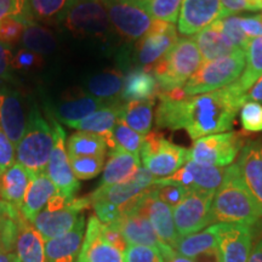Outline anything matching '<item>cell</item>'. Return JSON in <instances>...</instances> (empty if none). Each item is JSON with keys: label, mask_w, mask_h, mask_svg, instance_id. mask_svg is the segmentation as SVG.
Masks as SVG:
<instances>
[{"label": "cell", "mask_w": 262, "mask_h": 262, "mask_svg": "<svg viewBox=\"0 0 262 262\" xmlns=\"http://www.w3.org/2000/svg\"><path fill=\"white\" fill-rule=\"evenodd\" d=\"M158 98L157 126L186 129L193 141L231 130L235 116L245 103V95L239 93L233 84L185 100H172L162 93Z\"/></svg>", "instance_id": "1"}, {"label": "cell", "mask_w": 262, "mask_h": 262, "mask_svg": "<svg viewBox=\"0 0 262 262\" xmlns=\"http://www.w3.org/2000/svg\"><path fill=\"white\" fill-rule=\"evenodd\" d=\"M261 216L258 214L253 199L249 195L237 164L226 168L221 186L215 192L211 204L212 225L238 224L253 226Z\"/></svg>", "instance_id": "2"}, {"label": "cell", "mask_w": 262, "mask_h": 262, "mask_svg": "<svg viewBox=\"0 0 262 262\" xmlns=\"http://www.w3.org/2000/svg\"><path fill=\"white\" fill-rule=\"evenodd\" d=\"M54 148V131L44 119L37 104L28 113L24 137L16 147V160L29 172L47 171Z\"/></svg>", "instance_id": "3"}, {"label": "cell", "mask_w": 262, "mask_h": 262, "mask_svg": "<svg viewBox=\"0 0 262 262\" xmlns=\"http://www.w3.org/2000/svg\"><path fill=\"white\" fill-rule=\"evenodd\" d=\"M203 58L193 38H180L168 54L153 66L152 73L160 91L183 88L201 68Z\"/></svg>", "instance_id": "4"}, {"label": "cell", "mask_w": 262, "mask_h": 262, "mask_svg": "<svg viewBox=\"0 0 262 262\" xmlns=\"http://www.w3.org/2000/svg\"><path fill=\"white\" fill-rule=\"evenodd\" d=\"M247 62V52L238 49L227 56L204 62L198 71L183 85L187 96H195L220 90L234 83L241 77Z\"/></svg>", "instance_id": "5"}, {"label": "cell", "mask_w": 262, "mask_h": 262, "mask_svg": "<svg viewBox=\"0 0 262 262\" xmlns=\"http://www.w3.org/2000/svg\"><path fill=\"white\" fill-rule=\"evenodd\" d=\"M90 206L89 196L67 199L57 193L31 224L40 233L44 242L50 241L70 232L77 225L83 211Z\"/></svg>", "instance_id": "6"}, {"label": "cell", "mask_w": 262, "mask_h": 262, "mask_svg": "<svg viewBox=\"0 0 262 262\" xmlns=\"http://www.w3.org/2000/svg\"><path fill=\"white\" fill-rule=\"evenodd\" d=\"M141 163L156 178H169L188 160V149L170 142L158 133L145 136L141 148Z\"/></svg>", "instance_id": "7"}, {"label": "cell", "mask_w": 262, "mask_h": 262, "mask_svg": "<svg viewBox=\"0 0 262 262\" xmlns=\"http://www.w3.org/2000/svg\"><path fill=\"white\" fill-rule=\"evenodd\" d=\"M60 24L75 37H104L111 21L102 0H72Z\"/></svg>", "instance_id": "8"}, {"label": "cell", "mask_w": 262, "mask_h": 262, "mask_svg": "<svg viewBox=\"0 0 262 262\" xmlns=\"http://www.w3.org/2000/svg\"><path fill=\"white\" fill-rule=\"evenodd\" d=\"M243 142L242 136L235 133H221L201 137L188 149V160L203 165L226 168L241 153Z\"/></svg>", "instance_id": "9"}, {"label": "cell", "mask_w": 262, "mask_h": 262, "mask_svg": "<svg viewBox=\"0 0 262 262\" xmlns=\"http://www.w3.org/2000/svg\"><path fill=\"white\" fill-rule=\"evenodd\" d=\"M111 25L120 37L137 41L152 28L156 18L136 0H102Z\"/></svg>", "instance_id": "10"}, {"label": "cell", "mask_w": 262, "mask_h": 262, "mask_svg": "<svg viewBox=\"0 0 262 262\" xmlns=\"http://www.w3.org/2000/svg\"><path fill=\"white\" fill-rule=\"evenodd\" d=\"M214 192L188 189L185 198L172 208L173 222L179 237L201 232L212 225L211 204Z\"/></svg>", "instance_id": "11"}, {"label": "cell", "mask_w": 262, "mask_h": 262, "mask_svg": "<svg viewBox=\"0 0 262 262\" xmlns=\"http://www.w3.org/2000/svg\"><path fill=\"white\" fill-rule=\"evenodd\" d=\"M173 24L156 19L146 35L136 41L133 51V62L136 68H152L165 56L178 41Z\"/></svg>", "instance_id": "12"}, {"label": "cell", "mask_w": 262, "mask_h": 262, "mask_svg": "<svg viewBox=\"0 0 262 262\" xmlns=\"http://www.w3.org/2000/svg\"><path fill=\"white\" fill-rule=\"evenodd\" d=\"M130 211L146 216L155 228L160 242L170 248H173L179 239V234L173 222L172 208L159 199L153 186L139 196L125 212Z\"/></svg>", "instance_id": "13"}, {"label": "cell", "mask_w": 262, "mask_h": 262, "mask_svg": "<svg viewBox=\"0 0 262 262\" xmlns=\"http://www.w3.org/2000/svg\"><path fill=\"white\" fill-rule=\"evenodd\" d=\"M51 127L54 131V148L48 163L47 173L60 194L67 199H74L75 193L80 188V183L75 178L66 149V131L55 119H52Z\"/></svg>", "instance_id": "14"}, {"label": "cell", "mask_w": 262, "mask_h": 262, "mask_svg": "<svg viewBox=\"0 0 262 262\" xmlns=\"http://www.w3.org/2000/svg\"><path fill=\"white\" fill-rule=\"evenodd\" d=\"M157 178L148 171L145 166L137 170L133 179L123 183L110 186V187H98L96 191L89 195L90 202H107L113 204L123 212L126 210L134 202L142 195L147 189L155 185Z\"/></svg>", "instance_id": "15"}, {"label": "cell", "mask_w": 262, "mask_h": 262, "mask_svg": "<svg viewBox=\"0 0 262 262\" xmlns=\"http://www.w3.org/2000/svg\"><path fill=\"white\" fill-rule=\"evenodd\" d=\"M26 124L27 119L21 94L10 83L0 80V126L15 148L24 137Z\"/></svg>", "instance_id": "16"}, {"label": "cell", "mask_w": 262, "mask_h": 262, "mask_svg": "<svg viewBox=\"0 0 262 262\" xmlns=\"http://www.w3.org/2000/svg\"><path fill=\"white\" fill-rule=\"evenodd\" d=\"M217 250L222 262H248L251 254L250 226L238 224H216Z\"/></svg>", "instance_id": "17"}, {"label": "cell", "mask_w": 262, "mask_h": 262, "mask_svg": "<svg viewBox=\"0 0 262 262\" xmlns=\"http://www.w3.org/2000/svg\"><path fill=\"white\" fill-rule=\"evenodd\" d=\"M75 262H124V253L104 238L103 224L96 215L89 217L83 245Z\"/></svg>", "instance_id": "18"}, {"label": "cell", "mask_w": 262, "mask_h": 262, "mask_svg": "<svg viewBox=\"0 0 262 262\" xmlns=\"http://www.w3.org/2000/svg\"><path fill=\"white\" fill-rule=\"evenodd\" d=\"M237 165L242 181L262 217V143L258 141L244 143Z\"/></svg>", "instance_id": "19"}, {"label": "cell", "mask_w": 262, "mask_h": 262, "mask_svg": "<svg viewBox=\"0 0 262 262\" xmlns=\"http://www.w3.org/2000/svg\"><path fill=\"white\" fill-rule=\"evenodd\" d=\"M220 0H182L179 15V32L194 35L220 18Z\"/></svg>", "instance_id": "20"}, {"label": "cell", "mask_w": 262, "mask_h": 262, "mask_svg": "<svg viewBox=\"0 0 262 262\" xmlns=\"http://www.w3.org/2000/svg\"><path fill=\"white\" fill-rule=\"evenodd\" d=\"M111 226L119 231L127 244L147 245L158 250L165 245L160 242L148 219L139 212H125Z\"/></svg>", "instance_id": "21"}, {"label": "cell", "mask_w": 262, "mask_h": 262, "mask_svg": "<svg viewBox=\"0 0 262 262\" xmlns=\"http://www.w3.org/2000/svg\"><path fill=\"white\" fill-rule=\"evenodd\" d=\"M85 215L70 232L45 242V262H75L80 253L85 235Z\"/></svg>", "instance_id": "22"}, {"label": "cell", "mask_w": 262, "mask_h": 262, "mask_svg": "<svg viewBox=\"0 0 262 262\" xmlns=\"http://www.w3.org/2000/svg\"><path fill=\"white\" fill-rule=\"evenodd\" d=\"M141 168L140 155H134L120 148L110 149L104 165L102 180L98 187H110L129 181Z\"/></svg>", "instance_id": "23"}, {"label": "cell", "mask_w": 262, "mask_h": 262, "mask_svg": "<svg viewBox=\"0 0 262 262\" xmlns=\"http://www.w3.org/2000/svg\"><path fill=\"white\" fill-rule=\"evenodd\" d=\"M57 193L56 186L49 178L47 171L40 173L31 172V182L26 192L22 206L19 208L22 216L28 222H32L33 219L47 206L49 201Z\"/></svg>", "instance_id": "24"}, {"label": "cell", "mask_w": 262, "mask_h": 262, "mask_svg": "<svg viewBox=\"0 0 262 262\" xmlns=\"http://www.w3.org/2000/svg\"><path fill=\"white\" fill-rule=\"evenodd\" d=\"M15 262H45V242L24 216L18 221Z\"/></svg>", "instance_id": "25"}, {"label": "cell", "mask_w": 262, "mask_h": 262, "mask_svg": "<svg viewBox=\"0 0 262 262\" xmlns=\"http://www.w3.org/2000/svg\"><path fill=\"white\" fill-rule=\"evenodd\" d=\"M193 40L195 41L202 58L205 62L227 56L238 50V48H235L222 33L220 19H216L214 24L196 33Z\"/></svg>", "instance_id": "26"}, {"label": "cell", "mask_w": 262, "mask_h": 262, "mask_svg": "<svg viewBox=\"0 0 262 262\" xmlns=\"http://www.w3.org/2000/svg\"><path fill=\"white\" fill-rule=\"evenodd\" d=\"M124 77L118 71H103L94 74L85 81L88 96L102 101L106 104L122 102Z\"/></svg>", "instance_id": "27"}, {"label": "cell", "mask_w": 262, "mask_h": 262, "mask_svg": "<svg viewBox=\"0 0 262 262\" xmlns=\"http://www.w3.org/2000/svg\"><path fill=\"white\" fill-rule=\"evenodd\" d=\"M159 86L156 77L143 68L131 70L124 77L122 101H149L158 97Z\"/></svg>", "instance_id": "28"}, {"label": "cell", "mask_w": 262, "mask_h": 262, "mask_svg": "<svg viewBox=\"0 0 262 262\" xmlns=\"http://www.w3.org/2000/svg\"><path fill=\"white\" fill-rule=\"evenodd\" d=\"M31 182V172L19 163H14L0 176V199L19 209Z\"/></svg>", "instance_id": "29"}, {"label": "cell", "mask_w": 262, "mask_h": 262, "mask_svg": "<svg viewBox=\"0 0 262 262\" xmlns=\"http://www.w3.org/2000/svg\"><path fill=\"white\" fill-rule=\"evenodd\" d=\"M122 102L107 104L101 107L100 110L95 111L90 116L85 117L84 119L71 124V127L77 129L78 131H85V133L96 134L106 139V142L111 139L112 131L119 119L120 110H122Z\"/></svg>", "instance_id": "30"}, {"label": "cell", "mask_w": 262, "mask_h": 262, "mask_svg": "<svg viewBox=\"0 0 262 262\" xmlns=\"http://www.w3.org/2000/svg\"><path fill=\"white\" fill-rule=\"evenodd\" d=\"M103 106H107V104L86 95V96L75 97L56 104L52 108V116L56 118L57 122L70 126L71 124L79 122Z\"/></svg>", "instance_id": "31"}, {"label": "cell", "mask_w": 262, "mask_h": 262, "mask_svg": "<svg viewBox=\"0 0 262 262\" xmlns=\"http://www.w3.org/2000/svg\"><path fill=\"white\" fill-rule=\"evenodd\" d=\"M173 250L180 255L194 260L199 255L217 249V229L216 224L209 226L201 232L179 237Z\"/></svg>", "instance_id": "32"}, {"label": "cell", "mask_w": 262, "mask_h": 262, "mask_svg": "<svg viewBox=\"0 0 262 262\" xmlns=\"http://www.w3.org/2000/svg\"><path fill=\"white\" fill-rule=\"evenodd\" d=\"M153 106H155V100L125 102L122 104L119 119L136 133L146 136L152 129Z\"/></svg>", "instance_id": "33"}, {"label": "cell", "mask_w": 262, "mask_h": 262, "mask_svg": "<svg viewBox=\"0 0 262 262\" xmlns=\"http://www.w3.org/2000/svg\"><path fill=\"white\" fill-rule=\"evenodd\" d=\"M245 52H247L245 70L238 80L232 83L235 89L243 95H247V91L262 75V37L250 39Z\"/></svg>", "instance_id": "34"}, {"label": "cell", "mask_w": 262, "mask_h": 262, "mask_svg": "<svg viewBox=\"0 0 262 262\" xmlns=\"http://www.w3.org/2000/svg\"><path fill=\"white\" fill-rule=\"evenodd\" d=\"M68 157H106V139L96 134L78 131L70 136L67 141Z\"/></svg>", "instance_id": "35"}, {"label": "cell", "mask_w": 262, "mask_h": 262, "mask_svg": "<svg viewBox=\"0 0 262 262\" xmlns=\"http://www.w3.org/2000/svg\"><path fill=\"white\" fill-rule=\"evenodd\" d=\"M192 178L193 189L205 192H216L224 181L226 169L216 166L203 165L192 160H187L185 165Z\"/></svg>", "instance_id": "36"}, {"label": "cell", "mask_w": 262, "mask_h": 262, "mask_svg": "<svg viewBox=\"0 0 262 262\" xmlns=\"http://www.w3.org/2000/svg\"><path fill=\"white\" fill-rule=\"evenodd\" d=\"M22 44L25 49L37 52L39 55H48L56 50L57 41L54 33L38 22L29 21L26 25Z\"/></svg>", "instance_id": "37"}, {"label": "cell", "mask_w": 262, "mask_h": 262, "mask_svg": "<svg viewBox=\"0 0 262 262\" xmlns=\"http://www.w3.org/2000/svg\"><path fill=\"white\" fill-rule=\"evenodd\" d=\"M143 142H145V136L127 126L123 120L118 119L111 139L106 143L107 148L110 149L120 148L134 155H140Z\"/></svg>", "instance_id": "38"}, {"label": "cell", "mask_w": 262, "mask_h": 262, "mask_svg": "<svg viewBox=\"0 0 262 262\" xmlns=\"http://www.w3.org/2000/svg\"><path fill=\"white\" fill-rule=\"evenodd\" d=\"M72 0H31L33 19L42 22H61Z\"/></svg>", "instance_id": "39"}, {"label": "cell", "mask_w": 262, "mask_h": 262, "mask_svg": "<svg viewBox=\"0 0 262 262\" xmlns=\"http://www.w3.org/2000/svg\"><path fill=\"white\" fill-rule=\"evenodd\" d=\"M150 16L160 21L175 24L178 21L182 0H136Z\"/></svg>", "instance_id": "40"}, {"label": "cell", "mask_w": 262, "mask_h": 262, "mask_svg": "<svg viewBox=\"0 0 262 262\" xmlns=\"http://www.w3.org/2000/svg\"><path fill=\"white\" fill-rule=\"evenodd\" d=\"M106 157H75L71 158V165L78 180H90L102 171Z\"/></svg>", "instance_id": "41"}, {"label": "cell", "mask_w": 262, "mask_h": 262, "mask_svg": "<svg viewBox=\"0 0 262 262\" xmlns=\"http://www.w3.org/2000/svg\"><path fill=\"white\" fill-rule=\"evenodd\" d=\"M219 19H220L222 33L228 38V40L231 41L235 48L247 51L250 38L245 34L243 28H242L241 17L237 15H233Z\"/></svg>", "instance_id": "42"}, {"label": "cell", "mask_w": 262, "mask_h": 262, "mask_svg": "<svg viewBox=\"0 0 262 262\" xmlns=\"http://www.w3.org/2000/svg\"><path fill=\"white\" fill-rule=\"evenodd\" d=\"M28 19L22 17H9L0 24V41L6 47H15L22 40Z\"/></svg>", "instance_id": "43"}, {"label": "cell", "mask_w": 262, "mask_h": 262, "mask_svg": "<svg viewBox=\"0 0 262 262\" xmlns=\"http://www.w3.org/2000/svg\"><path fill=\"white\" fill-rule=\"evenodd\" d=\"M241 123L243 129L249 133L262 131V104L247 101L241 108Z\"/></svg>", "instance_id": "44"}, {"label": "cell", "mask_w": 262, "mask_h": 262, "mask_svg": "<svg viewBox=\"0 0 262 262\" xmlns=\"http://www.w3.org/2000/svg\"><path fill=\"white\" fill-rule=\"evenodd\" d=\"M153 187L156 189L157 195L159 196V199H162L164 203L171 206H176L180 202L185 198V195L187 194L188 189L185 188L181 185L178 183H169V182H163L159 179L156 180Z\"/></svg>", "instance_id": "45"}, {"label": "cell", "mask_w": 262, "mask_h": 262, "mask_svg": "<svg viewBox=\"0 0 262 262\" xmlns=\"http://www.w3.org/2000/svg\"><path fill=\"white\" fill-rule=\"evenodd\" d=\"M124 262H164V260L157 248L127 244L124 251Z\"/></svg>", "instance_id": "46"}, {"label": "cell", "mask_w": 262, "mask_h": 262, "mask_svg": "<svg viewBox=\"0 0 262 262\" xmlns=\"http://www.w3.org/2000/svg\"><path fill=\"white\" fill-rule=\"evenodd\" d=\"M9 17L34 21L31 14V0H0V24Z\"/></svg>", "instance_id": "47"}, {"label": "cell", "mask_w": 262, "mask_h": 262, "mask_svg": "<svg viewBox=\"0 0 262 262\" xmlns=\"http://www.w3.org/2000/svg\"><path fill=\"white\" fill-rule=\"evenodd\" d=\"M42 64H44V60H42L41 55L28 50V49L24 48L16 52L15 55H12V70L24 72L37 71L42 67Z\"/></svg>", "instance_id": "48"}, {"label": "cell", "mask_w": 262, "mask_h": 262, "mask_svg": "<svg viewBox=\"0 0 262 262\" xmlns=\"http://www.w3.org/2000/svg\"><path fill=\"white\" fill-rule=\"evenodd\" d=\"M15 163V146L0 126V176Z\"/></svg>", "instance_id": "49"}, {"label": "cell", "mask_w": 262, "mask_h": 262, "mask_svg": "<svg viewBox=\"0 0 262 262\" xmlns=\"http://www.w3.org/2000/svg\"><path fill=\"white\" fill-rule=\"evenodd\" d=\"M11 61V50H10V48H8L6 45H4L0 41V80L2 81L10 83V81L14 80Z\"/></svg>", "instance_id": "50"}, {"label": "cell", "mask_w": 262, "mask_h": 262, "mask_svg": "<svg viewBox=\"0 0 262 262\" xmlns=\"http://www.w3.org/2000/svg\"><path fill=\"white\" fill-rule=\"evenodd\" d=\"M241 26L249 38L262 37V21L258 18V15L241 17Z\"/></svg>", "instance_id": "51"}, {"label": "cell", "mask_w": 262, "mask_h": 262, "mask_svg": "<svg viewBox=\"0 0 262 262\" xmlns=\"http://www.w3.org/2000/svg\"><path fill=\"white\" fill-rule=\"evenodd\" d=\"M221 3V14L220 18L233 16L241 11L249 10L245 0H220Z\"/></svg>", "instance_id": "52"}, {"label": "cell", "mask_w": 262, "mask_h": 262, "mask_svg": "<svg viewBox=\"0 0 262 262\" xmlns=\"http://www.w3.org/2000/svg\"><path fill=\"white\" fill-rule=\"evenodd\" d=\"M159 251L162 254L164 262H194V260H192V258L180 255L178 251H175L172 248L168 247V245H164Z\"/></svg>", "instance_id": "53"}, {"label": "cell", "mask_w": 262, "mask_h": 262, "mask_svg": "<svg viewBox=\"0 0 262 262\" xmlns=\"http://www.w3.org/2000/svg\"><path fill=\"white\" fill-rule=\"evenodd\" d=\"M247 101H254V102H262V75L258 79L253 89L249 91V94L245 95V102Z\"/></svg>", "instance_id": "54"}, {"label": "cell", "mask_w": 262, "mask_h": 262, "mask_svg": "<svg viewBox=\"0 0 262 262\" xmlns=\"http://www.w3.org/2000/svg\"><path fill=\"white\" fill-rule=\"evenodd\" d=\"M21 215L19 209L15 208L14 205H11L10 203L0 199V217L3 216H10V217H18Z\"/></svg>", "instance_id": "55"}, {"label": "cell", "mask_w": 262, "mask_h": 262, "mask_svg": "<svg viewBox=\"0 0 262 262\" xmlns=\"http://www.w3.org/2000/svg\"><path fill=\"white\" fill-rule=\"evenodd\" d=\"M194 262H222L220 253H219L217 249H214V250L208 251V253H204L199 256L194 258Z\"/></svg>", "instance_id": "56"}, {"label": "cell", "mask_w": 262, "mask_h": 262, "mask_svg": "<svg viewBox=\"0 0 262 262\" xmlns=\"http://www.w3.org/2000/svg\"><path fill=\"white\" fill-rule=\"evenodd\" d=\"M248 262H262V237L257 242V244L255 245L253 250H251Z\"/></svg>", "instance_id": "57"}, {"label": "cell", "mask_w": 262, "mask_h": 262, "mask_svg": "<svg viewBox=\"0 0 262 262\" xmlns=\"http://www.w3.org/2000/svg\"><path fill=\"white\" fill-rule=\"evenodd\" d=\"M0 262H15V251L0 248Z\"/></svg>", "instance_id": "58"}, {"label": "cell", "mask_w": 262, "mask_h": 262, "mask_svg": "<svg viewBox=\"0 0 262 262\" xmlns=\"http://www.w3.org/2000/svg\"><path fill=\"white\" fill-rule=\"evenodd\" d=\"M245 3H247L249 11H258V10H262L261 0H245Z\"/></svg>", "instance_id": "59"}, {"label": "cell", "mask_w": 262, "mask_h": 262, "mask_svg": "<svg viewBox=\"0 0 262 262\" xmlns=\"http://www.w3.org/2000/svg\"><path fill=\"white\" fill-rule=\"evenodd\" d=\"M4 217L5 216L0 217V237H2V229H3V222H4Z\"/></svg>", "instance_id": "60"}, {"label": "cell", "mask_w": 262, "mask_h": 262, "mask_svg": "<svg viewBox=\"0 0 262 262\" xmlns=\"http://www.w3.org/2000/svg\"><path fill=\"white\" fill-rule=\"evenodd\" d=\"M258 18H260L261 21H262V14H261V15H258Z\"/></svg>", "instance_id": "61"}, {"label": "cell", "mask_w": 262, "mask_h": 262, "mask_svg": "<svg viewBox=\"0 0 262 262\" xmlns=\"http://www.w3.org/2000/svg\"><path fill=\"white\" fill-rule=\"evenodd\" d=\"M261 6H262V0H261Z\"/></svg>", "instance_id": "62"}]
</instances>
